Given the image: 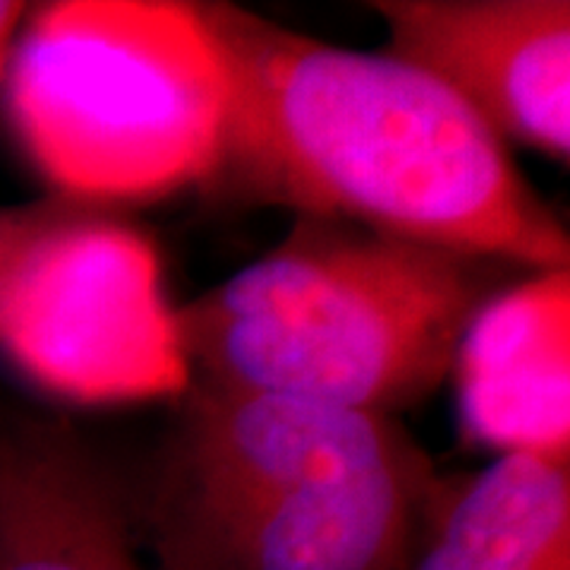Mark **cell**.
<instances>
[{
	"label": "cell",
	"instance_id": "cell-1",
	"mask_svg": "<svg viewBox=\"0 0 570 570\" xmlns=\"http://www.w3.org/2000/svg\"><path fill=\"white\" fill-rule=\"evenodd\" d=\"M197 13L228 77L219 171L250 197L513 269H568L561 219L444 82L238 3Z\"/></svg>",
	"mask_w": 570,
	"mask_h": 570
},
{
	"label": "cell",
	"instance_id": "cell-2",
	"mask_svg": "<svg viewBox=\"0 0 570 570\" xmlns=\"http://www.w3.org/2000/svg\"><path fill=\"white\" fill-rule=\"evenodd\" d=\"M149 498L156 570H400L438 489L390 415L190 381Z\"/></svg>",
	"mask_w": 570,
	"mask_h": 570
},
{
	"label": "cell",
	"instance_id": "cell-3",
	"mask_svg": "<svg viewBox=\"0 0 570 570\" xmlns=\"http://www.w3.org/2000/svg\"><path fill=\"white\" fill-rule=\"evenodd\" d=\"M501 273L358 225L298 219L283 245L178 307L190 381L393 419L450 377Z\"/></svg>",
	"mask_w": 570,
	"mask_h": 570
},
{
	"label": "cell",
	"instance_id": "cell-4",
	"mask_svg": "<svg viewBox=\"0 0 570 570\" xmlns=\"http://www.w3.org/2000/svg\"><path fill=\"white\" fill-rule=\"evenodd\" d=\"M0 99L22 156L73 204L163 200L223 163L228 77L197 3L29 10Z\"/></svg>",
	"mask_w": 570,
	"mask_h": 570
},
{
	"label": "cell",
	"instance_id": "cell-5",
	"mask_svg": "<svg viewBox=\"0 0 570 570\" xmlns=\"http://www.w3.org/2000/svg\"><path fill=\"white\" fill-rule=\"evenodd\" d=\"M0 348L36 387L82 406L190 387L156 247L96 206H80L32 250L3 311Z\"/></svg>",
	"mask_w": 570,
	"mask_h": 570
},
{
	"label": "cell",
	"instance_id": "cell-6",
	"mask_svg": "<svg viewBox=\"0 0 570 570\" xmlns=\"http://www.w3.org/2000/svg\"><path fill=\"white\" fill-rule=\"evenodd\" d=\"M387 55L419 67L489 124L554 163L570 159L568 0H374Z\"/></svg>",
	"mask_w": 570,
	"mask_h": 570
},
{
	"label": "cell",
	"instance_id": "cell-7",
	"mask_svg": "<svg viewBox=\"0 0 570 570\" xmlns=\"http://www.w3.org/2000/svg\"><path fill=\"white\" fill-rule=\"evenodd\" d=\"M450 377L469 441L570 460V266L498 288L469 321Z\"/></svg>",
	"mask_w": 570,
	"mask_h": 570
},
{
	"label": "cell",
	"instance_id": "cell-8",
	"mask_svg": "<svg viewBox=\"0 0 570 570\" xmlns=\"http://www.w3.org/2000/svg\"><path fill=\"white\" fill-rule=\"evenodd\" d=\"M0 570H156L130 501L63 419L0 406Z\"/></svg>",
	"mask_w": 570,
	"mask_h": 570
},
{
	"label": "cell",
	"instance_id": "cell-9",
	"mask_svg": "<svg viewBox=\"0 0 570 570\" xmlns=\"http://www.w3.org/2000/svg\"><path fill=\"white\" fill-rule=\"evenodd\" d=\"M400 570H570V460L498 456L434 489Z\"/></svg>",
	"mask_w": 570,
	"mask_h": 570
},
{
	"label": "cell",
	"instance_id": "cell-10",
	"mask_svg": "<svg viewBox=\"0 0 570 570\" xmlns=\"http://www.w3.org/2000/svg\"><path fill=\"white\" fill-rule=\"evenodd\" d=\"M80 206L63 197H48L39 204L0 206V324L7 302L13 295V285L20 279L26 261L32 257V250L51 228H58Z\"/></svg>",
	"mask_w": 570,
	"mask_h": 570
},
{
	"label": "cell",
	"instance_id": "cell-11",
	"mask_svg": "<svg viewBox=\"0 0 570 570\" xmlns=\"http://www.w3.org/2000/svg\"><path fill=\"white\" fill-rule=\"evenodd\" d=\"M29 17V7L17 3V0H0V96H3V82H7V67H10V55L20 36L22 22Z\"/></svg>",
	"mask_w": 570,
	"mask_h": 570
}]
</instances>
